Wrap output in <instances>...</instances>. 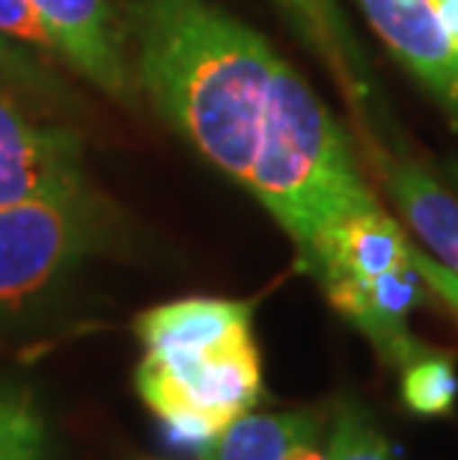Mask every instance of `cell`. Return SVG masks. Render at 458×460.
<instances>
[{
  "mask_svg": "<svg viewBox=\"0 0 458 460\" xmlns=\"http://www.w3.org/2000/svg\"><path fill=\"white\" fill-rule=\"evenodd\" d=\"M138 68L158 113L247 184L280 63L265 39L209 0H138Z\"/></svg>",
  "mask_w": 458,
  "mask_h": 460,
  "instance_id": "obj_1",
  "label": "cell"
},
{
  "mask_svg": "<svg viewBox=\"0 0 458 460\" xmlns=\"http://www.w3.org/2000/svg\"><path fill=\"white\" fill-rule=\"evenodd\" d=\"M93 199L84 188L0 208V318L51 286L90 250Z\"/></svg>",
  "mask_w": 458,
  "mask_h": 460,
  "instance_id": "obj_2",
  "label": "cell"
},
{
  "mask_svg": "<svg viewBox=\"0 0 458 460\" xmlns=\"http://www.w3.org/2000/svg\"><path fill=\"white\" fill-rule=\"evenodd\" d=\"M259 389L262 375L253 339L206 354L146 350L138 368V393L158 416L197 410L229 425L256 404Z\"/></svg>",
  "mask_w": 458,
  "mask_h": 460,
  "instance_id": "obj_3",
  "label": "cell"
},
{
  "mask_svg": "<svg viewBox=\"0 0 458 460\" xmlns=\"http://www.w3.org/2000/svg\"><path fill=\"white\" fill-rule=\"evenodd\" d=\"M369 24L437 99L458 107V45L437 0H357Z\"/></svg>",
  "mask_w": 458,
  "mask_h": 460,
  "instance_id": "obj_4",
  "label": "cell"
},
{
  "mask_svg": "<svg viewBox=\"0 0 458 460\" xmlns=\"http://www.w3.org/2000/svg\"><path fill=\"white\" fill-rule=\"evenodd\" d=\"M77 188L84 181L69 137L33 128L0 93V208Z\"/></svg>",
  "mask_w": 458,
  "mask_h": 460,
  "instance_id": "obj_5",
  "label": "cell"
},
{
  "mask_svg": "<svg viewBox=\"0 0 458 460\" xmlns=\"http://www.w3.org/2000/svg\"><path fill=\"white\" fill-rule=\"evenodd\" d=\"M325 291L337 312H343L355 327L364 330L390 362H414L428 354L405 330L408 312L428 300V282L411 264V256L408 264L382 277L339 279L325 286Z\"/></svg>",
  "mask_w": 458,
  "mask_h": 460,
  "instance_id": "obj_6",
  "label": "cell"
},
{
  "mask_svg": "<svg viewBox=\"0 0 458 460\" xmlns=\"http://www.w3.org/2000/svg\"><path fill=\"white\" fill-rule=\"evenodd\" d=\"M33 6L54 48L77 72L104 93L125 95L129 75L111 27L107 0H33Z\"/></svg>",
  "mask_w": 458,
  "mask_h": 460,
  "instance_id": "obj_7",
  "label": "cell"
},
{
  "mask_svg": "<svg viewBox=\"0 0 458 460\" xmlns=\"http://www.w3.org/2000/svg\"><path fill=\"white\" fill-rule=\"evenodd\" d=\"M411 243L405 241L396 220H390L382 208L355 214L337 223L304 264L321 279V286L339 279H373L387 270L408 264Z\"/></svg>",
  "mask_w": 458,
  "mask_h": 460,
  "instance_id": "obj_8",
  "label": "cell"
},
{
  "mask_svg": "<svg viewBox=\"0 0 458 460\" xmlns=\"http://www.w3.org/2000/svg\"><path fill=\"white\" fill-rule=\"evenodd\" d=\"M138 339L146 350L206 354L250 339V306L236 300L193 297L155 306L138 318Z\"/></svg>",
  "mask_w": 458,
  "mask_h": 460,
  "instance_id": "obj_9",
  "label": "cell"
},
{
  "mask_svg": "<svg viewBox=\"0 0 458 460\" xmlns=\"http://www.w3.org/2000/svg\"><path fill=\"white\" fill-rule=\"evenodd\" d=\"M390 190L411 229L432 247V252L458 277V202L420 166L399 161L387 166Z\"/></svg>",
  "mask_w": 458,
  "mask_h": 460,
  "instance_id": "obj_10",
  "label": "cell"
},
{
  "mask_svg": "<svg viewBox=\"0 0 458 460\" xmlns=\"http://www.w3.org/2000/svg\"><path fill=\"white\" fill-rule=\"evenodd\" d=\"M316 434L319 422L310 413H245L229 422L202 460H289L298 446L313 443Z\"/></svg>",
  "mask_w": 458,
  "mask_h": 460,
  "instance_id": "obj_11",
  "label": "cell"
},
{
  "mask_svg": "<svg viewBox=\"0 0 458 460\" xmlns=\"http://www.w3.org/2000/svg\"><path fill=\"white\" fill-rule=\"evenodd\" d=\"M277 4L286 9V15L292 18V24L301 31V36L319 48V54L330 63V68H334V75L339 77V84L348 90V95L360 99V95L366 93V63H364V57L352 54L343 42H339V36L328 27V22L321 18V13L316 9L313 0H277Z\"/></svg>",
  "mask_w": 458,
  "mask_h": 460,
  "instance_id": "obj_12",
  "label": "cell"
},
{
  "mask_svg": "<svg viewBox=\"0 0 458 460\" xmlns=\"http://www.w3.org/2000/svg\"><path fill=\"white\" fill-rule=\"evenodd\" d=\"M458 377L450 357L423 354L405 368L402 398L420 416H446L455 404Z\"/></svg>",
  "mask_w": 458,
  "mask_h": 460,
  "instance_id": "obj_13",
  "label": "cell"
},
{
  "mask_svg": "<svg viewBox=\"0 0 458 460\" xmlns=\"http://www.w3.org/2000/svg\"><path fill=\"white\" fill-rule=\"evenodd\" d=\"M45 428L24 393L0 386V460H39Z\"/></svg>",
  "mask_w": 458,
  "mask_h": 460,
  "instance_id": "obj_14",
  "label": "cell"
},
{
  "mask_svg": "<svg viewBox=\"0 0 458 460\" xmlns=\"http://www.w3.org/2000/svg\"><path fill=\"white\" fill-rule=\"evenodd\" d=\"M330 457L334 460H393L387 439L366 422L364 413L346 407L339 410L334 437H330Z\"/></svg>",
  "mask_w": 458,
  "mask_h": 460,
  "instance_id": "obj_15",
  "label": "cell"
},
{
  "mask_svg": "<svg viewBox=\"0 0 458 460\" xmlns=\"http://www.w3.org/2000/svg\"><path fill=\"white\" fill-rule=\"evenodd\" d=\"M0 33L24 39V42L45 48V51H54V42L36 13L33 0H0Z\"/></svg>",
  "mask_w": 458,
  "mask_h": 460,
  "instance_id": "obj_16",
  "label": "cell"
},
{
  "mask_svg": "<svg viewBox=\"0 0 458 460\" xmlns=\"http://www.w3.org/2000/svg\"><path fill=\"white\" fill-rule=\"evenodd\" d=\"M313 4H316V9H319V13H321V18H325V22H328V27H330V31H334V33L339 36V42H343V45H346V48H348V51H352V54L364 57V54L357 51V42H355V36L348 33V27H346V22H343V15H339V9H337V4H334V0H313Z\"/></svg>",
  "mask_w": 458,
  "mask_h": 460,
  "instance_id": "obj_17",
  "label": "cell"
},
{
  "mask_svg": "<svg viewBox=\"0 0 458 460\" xmlns=\"http://www.w3.org/2000/svg\"><path fill=\"white\" fill-rule=\"evenodd\" d=\"M437 6H441V18H444L446 31H450L453 42L458 45V0H437Z\"/></svg>",
  "mask_w": 458,
  "mask_h": 460,
  "instance_id": "obj_18",
  "label": "cell"
},
{
  "mask_svg": "<svg viewBox=\"0 0 458 460\" xmlns=\"http://www.w3.org/2000/svg\"><path fill=\"white\" fill-rule=\"evenodd\" d=\"M0 68H9V72H18V75H22V68H24L22 57H18L13 48H6L4 42H0Z\"/></svg>",
  "mask_w": 458,
  "mask_h": 460,
  "instance_id": "obj_19",
  "label": "cell"
},
{
  "mask_svg": "<svg viewBox=\"0 0 458 460\" xmlns=\"http://www.w3.org/2000/svg\"><path fill=\"white\" fill-rule=\"evenodd\" d=\"M289 460H334V457H325L319 448H313V443H304L289 455Z\"/></svg>",
  "mask_w": 458,
  "mask_h": 460,
  "instance_id": "obj_20",
  "label": "cell"
},
{
  "mask_svg": "<svg viewBox=\"0 0 458 460\" xmlns=\"http://www.w3.org/2000/svg\"><path fill=\"white\" fill-rule=\"evenodd\" d=\"M453 175H455V179H458V164L453 166Z\"/></svg>",
  "mask_w": 458,
  "mask_h": 460,
  "instance_id": "obj_21",
  "label": "cell"
}]
</instances>
